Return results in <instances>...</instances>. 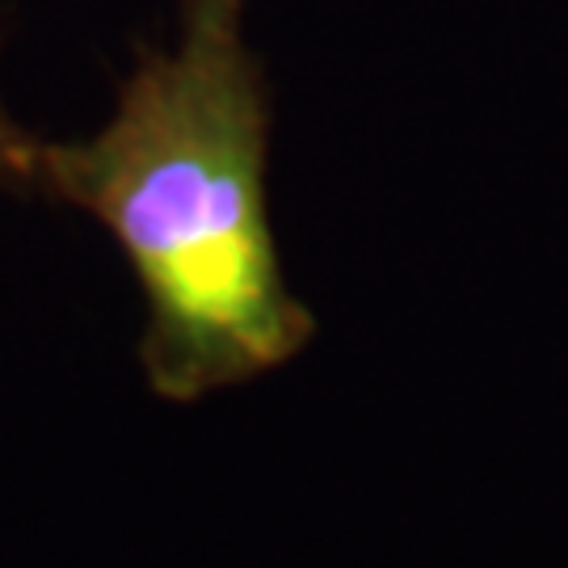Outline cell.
Segmentation results:
<instances>
[{
  "instance_id": "6da1fadb",
  "label": "cell",
  "mask_w": 568,
  "mask_h": 568,
  "mask_svg": "<svg viewBox=\"0 0 568 568\" xmlns=\"http://www.w3.org/2000/svg\"><path fill=\"white\" fill-rule=\"evenodd\" d=\"M248 0H182L89 140H39V194L110 232L143 295L140 366L169 405L283 371L316 337L270 224V93Z\"/></svg>"
},
{
  "instance_id": "7a4b0ae2",
  "label": "cell",
  "mask_w": 568,
  "mask_h": 568,
  "mask_svg": "<svg viewBox=\"0 0 568 568\" xmlns=\"http://www.w3.org/2000/svg\"><path fill=\"white\" fill-rule=\"evenodd\" d=\"M0 190L34 199L39 194V135L13 122L0 102Z\"/></svg>"
}]
</instances>
